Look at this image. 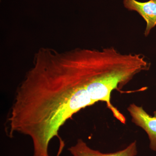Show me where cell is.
<instances>
[{
    "label": "cell",
    "mask_w": 156,
    "mask_h": 156,
    "mask_svg": "<svg viewBox=\"0 0 156 156\" xmlns=\"http://www.w3.org/2000/svg\"><path fill=\"white\" fill-rule=\"evenodd\" d=\"M128 111L132 118V122L146 131L150 141V147L156 151V111L152 116L147 113L142 107L131 104Z\"/></svg>",
    "instance_id": "2"
},
{
    "label": "cell",
    "mask_w": 156,
    "mask_h": 156,
    "mask_svg": "<svg viewBox=\"0 0 156 156\" xmlns=\"http://www.w3.org/2000/svg\"><path fill=\"white\" fill-rule=\"evenodd\" d=\"M68 151L72 156H136L137 154L136 141L122 150L112 153H102L91 148L83 140L79 139L75 145L70 147Z\"/></svg>",
    "instance_id": "4"
},
{
    "label": "cell",
    "mask_w": 156,
    "mask_h": 156,
    "mask_svg": "<svg viewBox=\"0 0 156 156\" xmlns=\"http://www.w3.org/2000/svg\"><path fill=\"white\" fill-rule=\"evenodd\" d=\"M83 79L58 50L41 48L17 88L8 118L7 135L30 137L33 156H50L49 146L74 115L95 104Z\"/></svg>",
    "instance_id": "1"
},
{
    "label": "cell",
    "mask_w": 156,
    "mask_h": 156,
    "mask_svg": "<svg viewBox=\"0 0 156 156\" xmlns=\"http://www.w3.org/2000/svg\"><path fill=\"white\" fill-rule=\"evenodd\" d=\"M126 9L129 11L137 12L146 22V27L144 34L147 37L151 30L156 26V0L140 2L136 0H123Z\"/></svg>",
    "instance_id": "3"
}]
</instances>
